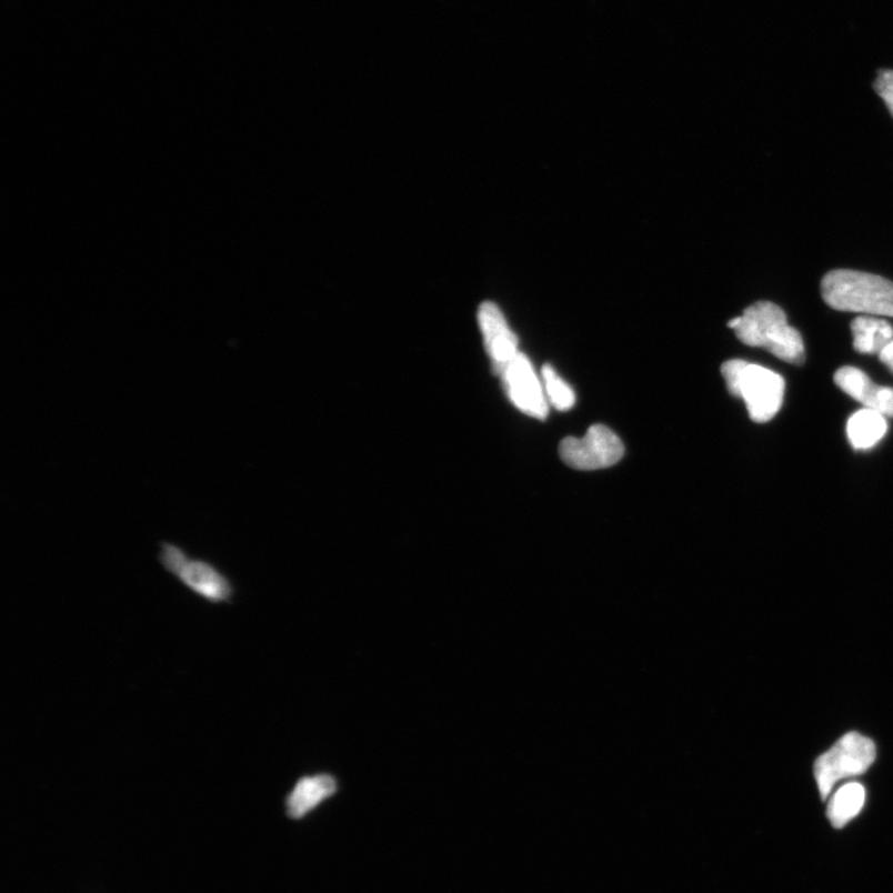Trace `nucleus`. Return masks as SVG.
Instances as JSON below:
<instances>
[{
  "label": "nucleus",
  "instance_id": "1",
  "mask_svg": "<svg viewBox=\"0 0 893 893\" xmlns=\"http://www.w3.org/2000/svg\"><path fill=\"white\" fill-rule=\"evenodd\" d=\"M729 328L743 344L769 350L785 363L802 365L805 349L802 335L789 324L782 308L772 302H757L733 318Z\"/></svg>",
  "mask_w": 893,
  "mask_h": 893
},
{
  "label": "nucleus",
  "instance_id": "2",
  "mask_svg": "<svg viewBox=\"0 0 893 893\" xmlns=\"http://www.w3.org/2000/svg\"><path fill=\"white\" fill-rule=\"evenodd\" d=\"M824 302L836 311L893 317V283L876 274L829 272L822 281Z\"/></svg>",
  "mask_w": 893,
  "mask_h": 893
},
{
  "label": "nucleus",
  "instance_id": "3",
  "mask_svg": "<svg viewBox=\"0 0 893 893\" xmlns=\"http://www.w3.org/2000/svg\"><path fill=\"white\" fill-rule=\"evenodd\" d=\"M159 565L197 598L211 605L232 604L235 584L214 562L191 556L173 541L159 544Z\"/></svg>",
  "mask_w": 893,
  "mask_h": 893
},
{
  "label": "nucleus",
  "instance_id": "4",
  "mask_svg": "<svg viewBox=\"0 0 893 893\" xmlns=\"http://www.w3.org/2000/svg\"><path fill=\"white\" fill-rule=\"evenodd\" d=\"M732 397L746 403L753 422L765 423L779 413L783 405L784 379L767 368L733 359L721 368Z\"/></svg>",
  "mask_w": 893,
  "mask_h": 893
},
{
  "label": "nucleus",
  "instance_id": "5",
  "mask_svg": "<svg viewBox=\"0 0 893 893\" xmlns=\"http://www.w3.org/2000/svg\"><path fill=\"white\" fill-rule=\"evenodd\" d=\"M876 746L857 732H849L815 761L814 774L822 799L831 795L837 782L864 774L875 762Z\"/></svg>",
  "mask_w": 893,
  "mask_h": 893
},
{
  "label": "nucleus",
  "instance_id": "6",
  "mask_svg": "<svg viewBox=\"0 0 893 893\" xmlns=\"http://www.w3.org/2000/svg\"><path fill=\"white\" fill-rule=\"evenodd\" d=\"M559 453L573 470L598 471L619 463L624 455V445L611 429L593 424L582 439H563Z\"/></svg>",
  "mask_w": 893,
  "mask_h": 893
},
{
  "label": "nucleus",
  "instance_id": "7",
  "mask_svg": "<svg viewBox=\"0 0 893 893\" xmlns=\"http://www.w3.org/2000/svg\"><path fill=\"white\" fill-rule=\"evenodd\" d=\"M495 372L501 375L509 399L521 412L530 418L546 420L549 401L544 384L539 380L528 357L519 353Z\"/></svg>",
  "mask_w": 893,
  "mask_h": 893
},
{
  "label": "nucleus",
  "instance_id": "8",
  "mask_svg": "<svg viewBox=\"0 0 893 893\" xmlns=\"http://www.w3.org/2000/svg\"><path fill=\"white\" fill-rule=\"evenodd\" d=\"M835 384L846 395L863 403L869 410L893 418V389L879 387L864 371L854 367L840 368L834 375Z\"/></svg>",
  "mask_w": 893,
  "mask_h": 893
},
{
  "label": "nucleus",
  "instance_id": "9",
  "mask_svg": "<svg viewBox=\"0 0 893 893\" xmlns=\"http://www.w3.org/2000/svg\"><path fill=\"white\" fill-rule=\"evenodd\" d=\"M480 324L488 354L491 355L496 371L519 354L518 339L494 303L486 302L481 307Z\"/></svg>",
  "mask_w": 893,
  "mask_h": 893
},
{
  "label": "nucleus",
  "instance_id": "10",
  "mask_svg": "<svg viewBox=\"0 0 893 893\" xmlns=\"http://www.w3.org/2000/svg\"><path fill=\"white\" fill-rule=\"evenodd\" d=\"M337 790L338 784L332 775L317 774L313 777H303L287 796V814L292 819H302L319 804L331 799Z\"/></svg>",
  "mask_w": 893,
  "mask_h": 893
},
{
  "label": "nucleus",
  "instance_id": "11",
  "mask_svg": "<svg viewBox=\"0 0 893 893\" xmlns=\"http://www.w3.org/2000/svg\"><path fill=\"white\" fill-rule=\"evenodd\" d=\"M846 432L853 449L859 451L873 449L887 432L886 418L874 410H860L850 418Z\"/></svg>",
  "mask_w": 893,
  "mask_h": 893
},
{
  "label": "nucleus",
  "instance_id": "12",
  "mask_svg": "<svg viewBox=\"0 0 893 893\" xmlns=\"http://www.w3.org/2000/svg\"><path fill=\"white\" fill-rule=\"evenodd\" d=\"M854 349L860 354H880L891 340L893 327L885 319L857 317L852 322Z\"/></svg>",
  "mask_w": 893,
  "mask_h": 893
},
{
  "label": "nucleus",
  "instance_id": "13",
  "mask_svg": "<svg viewBox=\"0 0 893 893\" xmlns=\"http://www.w3.org/2000/svg\"><path fill=\"white\" fill-rule=\"evenodd\" d=\"M866 801L864 785L850 782L833 794L827 805V817L836 829L844 827L863 810Z\"/></svg>",
  "mask_w": 893,
  "mask_h": 893
},
{
  "label": "nucleus",
  "instance_id": "14",
  "mask_svg": "<svg viewBox=\"0 0 893 893\" xmlns=\"http://www.w3.org/2000/svg\"><path fill=\"white\" fill-rule=\"evenodd\" d=\"M542 384L550 405L558 411L565 412L575 407L576 395L565 380L550 364L541 370Z\"/></svg>",
  "mask_w": 893,
  "mask_h": 893
},
{
  "label": "nucleus",
  "instance_id": "15",
  "mask_svg": "<svg viewBox=\"0 0 893 893\" xmlns=\"http://www.w3.org/2000/svg\"><path fill=\"white\" fill-rule=\"evenodd\" d=\"M875 90L880 98L885 101L893 117V71H880L875 82Z\"/></svg>",
  "mask_w": 893,
  "mask_h": 893
},
{
  "label": "nucleus",
  "instance_id": "16",
  "mask_svg": "<svg viewBox=\"0 0 893 893\" xmlns=\"http://www.w3.org/2000/svg\"><path fill=\"white\" fill-rule=\"evenodd\" d=\"M881 363L886 365L891 372H893V340L882 349V352L879 354Z\"/></svg>",
  "mask_w": 893,
  "mask_h": 893
}]
</instances>
